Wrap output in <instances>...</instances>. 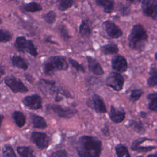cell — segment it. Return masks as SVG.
Returning a JSON list of instances; mask_svg holds the SVG:
<instances>
[{"label":"cell","mask_w":157,"mask_h":157,"mask_svg":"<svg viewBox=\"0 0 157 157\" xmlns=\"http://www.w3.org/2000/svg\"><path fill=\"white\" fill-rule=\"evenodd\" d=\"M68 62L72 66V67L73 68H74L77 72H85V69L84 66L82 64H80L75 59H72L71 58H69L68 59Z\"/></svg>","instance_id":"obj_32"},{"label":"cell","mask_w":157,"mask_h":157,"mask_svg":"<svg viewBox=\"0 0 157 157\" xmlns=\"http://www.w3.org/2000/svg\"><path fill=\"white\" fill-rule=\"evenodd\" d=\"M124 83V79L123 77L118 72H110L105 80L106 85L117 91H121L123 89Z\"/></svg>","instance_id":"obj_6"},{"label":"cell","mask_w":157,"mask_h":157,"mask_svg":"<svg viewBox=\"0 0 157 157\" xmlns=\"http://www.w3.org/2000/svg\"><path fill=\"white\" fill-rule=\"evenodd\" d=\"M54 99H55V101L56 102H60L61 101L63 100V97L60 96V94H55Z\"/></svg>","instance_id":"obj_44"},{"label":"cell","mask_w":157,"mask_h":157,"mask_svg":"<svg viewBox=\"0 0 157 157\" xmlns=\"http://www.w3.org/2000/svg\"><path fill=\"white\" fill-rule=\"evenodd\" d=\"M42 17L46 23L48 24H52L55 21L56 15L54 11L50 10L48 11L47 13L42 15Z\"/></svg>","instance_id":"obj_31"},{"label":"cell","mask_w":157,"mask_h":157,"mask_svg":"<svg viewBox=\"0 0 157 157\" xmlns=\"http://www.w3.org/2000/svg\"><path fill=\"white\" fill-rule=\"evenodd\" d=\"M112 67L118 72H124L128 69V62L126 59L121 55L114 56L111 61Z\"/></svg>","instance_id":"obj_12"},{"label":"cell","mask_w":157,"mask_h":157,"mask_svg":"<svg viewBox=\"0 0 157 157\" xmlns=\"http://www.w3.org/2000/svg\"><path fill=\"white\" fill-rule=\"evenodd\" d=\"M102 150V142L95 137L84 135L78 139L77 151L81 157H98Z\"/></svg>","instance_id":"obj_1"},{"label":"cell","mask_w":157,"mask_h":157,"mask_svg":"<svg viewBox=\"0 0 157 157\" xmlns=\"http://www.w3.org/2000/svg\"><path fill=\"white\" fill-rule=\"evenodd\" d=\"M147 84L150 87H154L157 84V74L151 75L147 79Z\"/></svg>","instance_id":"obj_37"},{"label":"cell","mask_w":157,"mask_h":157,"mask_svg":"<svg viewBox=\"0 0 157 157\" xmlns=\"http://www.w3.org/2000/svg\"><path fill=\"white\" fill-rule=\"evenodd\" d=\"M12 118L18 127H23L26 123V117L20 111H15L12 113Z\"/></svg>","instance_id":"obj_23"},{"label":"cell","mask_w":157,"mask_h":157,"mask_svg":"<svg viewBox=\"0 0 157 157\" xmlns=\"http://www.w3.org/2000/svg\"><path fill=\"white\" fill-rule=\"evenodd\" d=\"M71 1H75V0H71Z\"/></svg>","instance_id":"obj_53"},{"label":"cell","mask_w":157,"mask_h":157,"mask_svg":"<svg viewBox=\"0 0 157 157\" xmlns=\"http://www.w3.org/2000/svg\"><path fill=\"white\" fill-rule=\"evenodd\" d=\"M115 153L118 157H129L130 154L127 149V147L122 144H118L115 148Z\"/></svg>","instance_id":"obj_27"},{"label":"cell","mask_w":157,"mask_h":157,"mask_svg":"<svg viewBox=\"0 0 157 157\" xmlns=\"http://www.w3.org/2000/svg\"><path fill=\"white\" fill-rule=\"evenodd\" d=\"M45 40L46 42H50V43H52V44H58L56 42H54V41H52V40H50V39H49V38H48V39H45Z\"/></svg>","instance_id":"obj_48"},{"label":"cell","mask_w":157,"mask_h":157,"mask_svg":"<svg viewBox=\"0 0 157 157\" xmlns=\"http://www.w3.org/2000/svg\"><path fill=\"white\" fill-rule=\"evenodd\" d=\"M156 55H157V53H156V52L155 53V59H157V58H156Z\"/></svg>","instance_id":"obj_51"},{"label":"cell","mask_w":157,"mask_h":157,"mask_svg":"<svg viewBox=\"0 0 157 157\" xmlns=\"http://www.w3.org/2000/svg\"><path fill=\"white\" fill-rule=\"evenodd\" d=\"M103 25L105 32L109 37L113 39H117L123 35V31L113 21L110 20H106L104 22Z\"/></svg>","instance_id":"obj_11"},{"label":"cell","mask_w":157,"mask_h":157,"mask_svg":"<svg viewBox=\"0 0 157 157\" xmlns=\"http://www.w3.org/2000/svg\"><path fill=\"white\" fill-rule=\"evenodd\" d=\"M68 67V63L65 57L62 56H52L44 63L43 71L46 74L51 75L58 71H66Z\"/></svg>","instance_id":"obj_4"},{"label":"cell","mask_w":157,"mask_h":157,"mask_svg":"<svg viewBox=\"0 0 157 157\" xmlns=\"http://www.w3.org/2000/svg\"><path fill=\"white\" fill-rule=\"evenodd\" d=\"M4 69L3 66L1 64H0V75H2L4 74Z\"/></svg>","instance_id":"obj_45"},{"label":"cell","mask_w":157,"mask_h":157,"mask_svg":"<svg viewBox=\"0 0 157 157\" xmlns=\"http://www.w3.org/2000/svg\"><path fill=\"white\" fill-rule=\"evenodd\" d=\"M0 98H1V93H0Z\"/></svg>","instance_id":"obj_54"},{"label":"cell","mask_w":157,"mask_h":157,"mask_svg":"<svg viewBox=\"0 0 157 157\" xmlns=\"http://www.w3.org/2000/svg\"><path fill=\"white\" fill-rule=\"evenodd\" d=\"M101 51L104 55H113L118 53L119 49L115 43L111 42L106 44L101 47Z\"/></svg>","instance_id":"obj_18"},{"label":"cell","mask_w":157,"mask_h":157,"mask_svg":"<svg viewBox=\"0 0 157 157\" xmlns=\"http://www.w3.org/2000/svg\"><path fill=\"white\" fill-rule=\"evenodd\" d=\"M148 36L144 26L140 23L134 25L129 34L128 45L134 50L143 51L148 42Z\"/></svg>","instance_id":"obj_2"},{"label":"cell","mask_w":157,"mask_h":157,"mask_svg":"<svg viewBox=\"0 0 157 157\" xmlns=\"http://www.w3.org/2000/svg\"><path fill=\"white\" fill-rule=\"evenodd\" d=\"M3 118H4L3 115L0 114V128H1V124H2V121L3 120Z\"/></svg>","instance_id":"obj_49"},{"label":"cell","mask_w":157,"mask_h":157,"mask_svg":"<svg viewBox=\"0 0 157 157\" xmlns=\"http://www.w3.org/2000/svg\"><path fill=\"white\" fill-rule=\"evenodd\" d=\"M91 102L95 112L98 113H105L107 112L105 104L99 95L94 94L91 98Z\"/></svg>","instance_id":"obj_14"},{"label":"cell","mask_w":157,"mask_h":157,"mask_svg":"<svg viewBox=\"0 0 157 157\" xmlns=\"http://www.w3.org/2000/svg\"><path fill=\"white\" fill-rule=\"evenodd\" d=\"M46 108L47 110L52 112L56 116L64 118H71L78 112L77 110L74 107H63L56 104H48Z\"/></svg>","instance_id":"obj_5"},{"label":"cell","mask_w":157,"mask_h":157,"mask_svg":"<svg viewBox=\"0 0 157 157\" xmlns=\"http://www.w3.org/2000/svg\"><path fill=\"white\" fill-rule=\"evenodd\" d=\"M142 9L145 16L156 20L157 0H142Z\"/></svg>","instance_id":"obj_9"},{"label":"cell","mask_w":157,"mask_h":157,"mask_svg":"<svg viewBox=\"0 0 157 157\" xmlns=\"http://www.w3.org/2000/svg\"><path fill=\"white\" fill-rule=\"evenodd\" d=\"M29 116L33 123V126L34 128L45 129L47 128V124L44 118L40 115L32 113H30Z\"/></svg>","instance_id":"obj_17"},{"label":"cell","mask_w":157,"mask_h":157,"mask_svg":"<svg viewBox=\"0 0 157 157\" xmlns=\"http://www.w3.org/2000/svg\"><path fill=\"white\" fill-rule=\"evenodd\" d=\"M126 112L122 107H116L112 105L110 110V118L115 123H120L125 118Z\"/></svg>","instance_id":"obj_13"},{"label":"cell","mask_w":157,"mask_h":157,"mask_svg":"<svg viewBox=\"0 0 157 157\" xmlns=\"http://www.w3.org/2000/svg\"><path fill=\"white\" fill-rule=\"evenodd\" d=\"M143 93H144V91L140 88L134 89L131 92V94L129 96V99L132 102H136L140 98Z\"/></svg>","instance_id":"obj_29"},{"label":"cell","mask_w":157,"mask_h":157,"mask_svg":"<svg viewBox=\"0 0 157 157\" xmlns=\"http://www.w3.org/2000/svg\"><path fill=\"white\" fill-rule=\"evenodd\" d=\"M1 23H2V21H1V19H0V25H1Z\"/></svg>","instance_id":"obj_52"},{"label":"cell","mask_w":157,"mask_h":157,"mask_svg":"<svg viewBox=\"0 0 157 157\" xmlns=\"http://www.w3.org/2000/svg\"><path fill=\"white\" fill-rule=\"evenodd\" d=\"M2 155L6 157H15L16 154L15 153L13 148L11 146L6 145L2 149Z\"/></svg>","instance_id":"obj_34"},{"label":"cell","mask_w":157,"mask_h":157,"mask_svg":"<svg viewBox=\"0 0 157 157\" xmlns=\"http://www.w3.org/2000/svg\"><path fill=\"white\" fill-rule=\"evenodd\" d=\"M147 98L149 100H151V99H155V98H157V93L156 92L150 93L147 96Z\"/></svg>","instance_id":"obj_43"},{"label":"cell","mask_w":157,"mask_h":157,"mask_svg":"<svg viewBox=\"0 0 157 157\" xmlns=\"http://www.w3.org/2000/svg\"><path fill=\"white\" fill-rule=\"evenodd\" d=\"M12 39L11 34L4 29H0V42H7Z\"/></svg>","instance_id":"obj_33"},{"label":"cell","mask_w":157,"mask_h":157,"mask_svg":"<svg viewBox=\"0 0 157 157\" xmlns=\"http://www.w3.org/2000/svg\"><path fill=\"white\" fill-rule=\"evenodd\" d=\"M11 62L15 67L21 69L23 70H26L28 66L25 61V60L21 56L17 55H13L11 57Z\"/></svg>","instance_id":"obj_20"},{"label":"cell","mask_w":157,"mask_h":157,"mask_svg":"<svg viewBox=\"0 0 157 157\" xmlns=\"http://www.w3.org/2000/svg\"><path fill=\"white\" fill-rule=\"evenodd\" d=\"M18 154L21 157H33V150L29 146H18L17 148Z\"/></svg>","instance_id":"obj_24"},{"label":"cell","mask_w":157,"mask_h":157,"mask_svg":"<svg viewBox=\"0 0 157 157\" xmlns=\"http://www.w3.org/2000/svg\"><path fill=\"white\" fill-rule=\"evenodd\" d=\"M126 1L132 4H136V3H138L140 0H126Z\"/></svg>","instance_id":"obj_46"},{"label":"cell","mask_w":157,"mask_h":157,"mask_svg":"<svg viewBox=\"0 0 157 157\" xmlns=\"http://www.w3.org/2000/svg\"><path fill=\"white\" fill-rule=\"evenodd\" d=\"M74 3V1L71 0H57L56 1L58 8L61 11H65L71 8Z\"/></svg>","instance_id":"obj_28"},{"label":"cell","mask_w":157,"mask_h":157,"mask_svg":"<svg viewBox=\"0 0 157 157\" xmlns=\"http://www.w3.org/2000/svg\"><path fill=\"white\" fill-rule=\"evenodd\" d=\"M102 134H104L105 136H109V134H110L109 129V126L107 124L104 125V128L102 129Z\"/></svg>","instance_id":"obj_41"},{"label":"cell","mask_w":157,"mask_h":157,"mask_svg":"<svg viewBox=\"0 0 157 157\" xmlns=\"http://www.w3.org/2000/svg\"><path fill=\"white\" fill-rule=\"evenodd\" d=\"M86 60L88 62V67L89 71L94 75H102L104 74V71L100 63L94 58L87 56Z\"/></svg>","instance_id":"obj_15"},{"label":"cell","mask_w":157,"mask_h":157,"mask_svg":"<svg viewBox=\"0 0 157 157\" xmlns=\"http://www.w3.org/2000/svg\"><path fill=\"white\" fill-rule=\"evenodd\" d=\"M157 155L156 153H154V154H150L149 155H148V156H154V157H156Z\"/></svg>","instance_id":"obj_50"},{"label":"cell","mask_w":157,"mask_h":157,"mask_svg":"<svg viewBox=\"0 0 157 157\" xmlns=\"http://www.w3.org/2000/svg\"><path fill=\"white\" fill-rule=\"evenodd\" d=\"M119 10L120 12V13L121 14V15L123 16H127L129 15L131 12V9L130 7L126 5H124L122 4H120L119 6Z\"/></svg>","instance_id":"obj_36"},{"label":"cell","mask_w":157,"mask_h":157,"mask_svg":"<svg viewBox=\"0 0 157 157\" xmlns=\"http://www.w3.org/2000/svg\"><path fill=\"white\" fill-rule=\"evenodd\" d=\"M26 52L29 53L31 55H32L34 57H36L38 55L37 48L34 45L33 41L31 40H27Z\"/></svg>","instance_id":"obj_30"},{"label":"cell","mask_w":157,"mask_h":157,"mask_svg":"<svg viewBox=\"0 0 157 157\" xmlns=\"http://www.w3.org/2000/svg\"><path fill=\"white\" fill-rule=\"evenodd\" d=\"M79 33L83 37H88L91 33L88 21L87 20H83L79 26Z\"/></svg>","instance_id":"obj_21"},{"label":"cell","mask_w":157,"mask_h":157,"mask_svg":"<svg viewBox=\"0 0 157 157\" xmlns=\"http://www.w3.org/2000/svg\"><path fill=\"white\" fill-rule=\"evenodd\" d=\"M96 4L103 7L104 12L110 13L114 9L113 0H96Z\"/></svg>","instance_id":"obj_19"},{"label":"cell","mask_w":157,"mask_h":157,"mask_svg":"<svg viewBox=\"0 0 157 157\" xmlns=\"http://www.w3.org/2000/svg\"><path fill=\"white\" fill-rule=\"evenodd\" d=\"M37 87L39 90L45 95L61 94L67 98L72 99L71 93L63 88H59L56 86L55 81L40 78L37 82Z\"/></svg>","instance_id":"obj_3"},{"label":"cell","mask_w":157,"mask_h":157,"mask_svg":"<svg viewBox=\"0 0 157 157\" xmlns=\"http://www.w3.org/2000/svg\"><path fill=\"white\" fill-rule=\"evenodd\" d=\"M129 126L131 127L136 132L140 134H144L146 132V129L145 126L139 120H130L129 122Z\"/></svg>","instance_id":"obj_22"},{"label":"cell","mask_w":157,"mask_h":157,"mask_svg":"<svg viewBox=\"0 0 157 157\" xmlns=\"http://www.w3.org/2000/svg\"><path fill=\"white\" fill-rule=\"evenodd\" d=\"M149 74L150 75H155V74H157V69H156V66L155 64H152L150 66V71H149Z\"/></svg>","instance_id":"obj_40"},{"label":"cell","mask_w":157,"mask_h":157,"mask_svg":"<svg viewBox=\"0 0 157 157\" xmlns=\"http://www.w3.org/2000/svg\"><path fill=\"white\" fill-rule=\"evenodd\" d=\"M22 102L26 107L31 110H38L42 106L41 97L36 94L25 97L22 99Z\"/></svg>","instance_id":"obj_10"},{"label":"cell","mask_w":157,"mask_h":157,"mask_svg":"<svg viewBox=\"0 0 157 157\" xmlns=\"http://www.w3.org/2000/svg\"><path fill=\"white\" fill-rule=\"evenodd\" d=\"M23 9L28 12H36L42 10V7L40 4L36 2H31L25 4L23 6Z\"/></svg>","instance_id":"obj_25"},{"label":"cell","mask_w":157,"mask_h":157,"mask_svg":"<svg viewBox=\"0 0 157 157\" xmlns=\"http://www.w3.org/2000/svg\"><path fill=\"white\" fill-rule=\"evenodd\" d=\"M24 76H25V78L26 79V80H28L29 82H30V83H31L33 82L34 78H33V76H32L31 74H29V73H25V74H24Z\"/></svg>","instance_id":"obj_42"},{"label":"cell","mask_w":157,"mask_h":157,"mask_svg":"<svg viewBox=\"0 0 157 157\" xmlns=\"http://www.w3.org/2000/svg\"><path fill=\"white\" fill-rule=\"evenodd\" d=\"M31 140L40 150L47 148L50 142V138L47 134L37 131H33L31 133Z\"/></svg>","instance_id":"obj_8"},{"label":"cell","mask_w":157,"mask_h":157,"mask_svg":"<svg viewBox=\"0 0 157 157\" xmlns=\"http://www.w3.org/2000/svg\"><path fill=\"white\" fill-rule=\"evenodd\" d=\"M148 106V109L150 110L156 112L157 111V98L151 99Z\"/></svg>","instance_id":"obj_39"},{"label":"cell","mask_w":157,"mask_h":157,"mask_svg":"<svg viewBox=\"0 0 157 157\" xmlns=\"http://www.w3.org/2000/svg\"><path fill=\"white\" fill-rule=\"evenodd\" d=\"M67 156H68V154L65 150H57L50 155V156H53V157H66Z\"/></svg>","instance_id":"obj_38"},{"label":"cell","mask_w":157,"mask_h":157,"mask_svg":"<svg viewBox=\"0 0 157 157\" xmlns=\"http://www.w3.org/2000/svg\"><path fill=\"white\" fill-rule=\"evenodd\" d=\"M59 34L63 40H67L70 39L71 36H70L68 30L65 25H60L59 27Z\"/></svg>","instance_id":"obj_35"},{"label":"cell","mask_w":157,"mask_h":157,"mask_svg":"<svg viewBox=\"0 0 157 157\" xmlns=\"http://www.w3.org/2000/svg\"><path fill=\"white\" fill-rule=\"evenodd\" d=\"M4 82L13 93H26L28 91V88L22 81L13 75L6 77Z\"/></svg>","instance_id":"obj_7"},{"label":"cell","mask_w":157,"mask_h":157,"mask_svg":"<svg viewBox=\"0 0 157 157\" xmlns=\"http://www.w3.org/2000/svg\"><path fill=\"white\" fill-rule=\"evenodd\" d=\"M156 148V145H148V146L142 145L138 139L133 141L131 145V149L132 151H136L137 153H147Z\"/></svg>","instance_id":"obj_16"},{"label":"cell","mask_w":157,"mask_h":157,"mask_svg":"<svg viewBox=\"0 0 157 157\" xmlns=\"http://www.w3.org/2000/svg\"><path fill=\"white\" fill-rule=\"evenodd\" d=\"M140 115H141V117H146L147 116V113L145 112H140Z\"/></svg>","instance_id":"obj_47"},{"label":"cell","mask_w":157,"mask_h":157,"mask_svg":"<svg viewBox=\"0 0 157 157\" xmlns=\"http://www.w3.org/2000/svg\"><path fill=\"white\" fill-rule=\"evenodd\" d=\"M27 44V39L24 36H19L16 38L15 47L20 52H25Z\"/></svg>","instance_id":"obj_26"}]
</instances>
